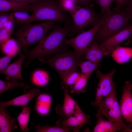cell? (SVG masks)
Segmentation results:
<instances>
[{"instance_id":"ffe728a7","label":"cell","mask_w":132,"mask_h":132,"mask_svg":"<svg viewBox=\"0 0 132 132\" xmlns=\"http://www.w3.org/2000/svg\"><path fill=\"white\" fill-rule=\"evenodd\" d=\"M111 56L118 63H125L132 57V48L119 46L114 50L111 53Z\"/></svg>"},{"instance_id":"e0dca14e","label":"cell","mask_w":132,"mask_h":132,"mask_svg":"<svg viewBox=\"0 0 132 132\" xmlns=\"http://www.w3.org/2000/svg\"><path fill=\"white\" fill-rule=\"evenodd\" d=\"M32 6L22 4L10 0H0V13L8 11H32Z\"/></svg>"},{"instance_id":"d6a6232c","label":"cell","mask_w":132,"mask_h":132,"mask_svg":"<svg viewBox=\"0 0 132 132\" xmlns=\"http://www.w3.org/2000/svg\"><path fill=\"white\" fill-rule=\"evenodd\" d=\"M61 7L66 12L71 15L77 9V5L73 0H57Z\"/></svg>"},{"instance_id":"7bdbcfd3","label":"cell","mask_w":132,"mask_h":132,"mask_svg":"<svg viewBox=\"0 0 132 132\" xmlns=\"http://www.w3.org/2000/svg\"><path fill=\"white\" fill-rule=\"evenodd\" d=\"M128 125L129 128H131L132 127V122L130 123Z\"/></svg>"},{"instance_id":"7c38bea8","label":"cell","mask_w":132,"mask_h":132,"mask_svg":"<svg viewBox=\"0 0 132 132\" xmlns=\"http://www.w3.org/2000/svg\"><path fill=\"white\" fill-rule=\"evenodd\" d=\"M64 92V100L62 105L57 104L55 110L57 113L64 119H67L73 115L77 103L68 94V87L63 88Z\"/></svg>"},{"instance_id":"ee69618b","label":"cell","mask_w":132,"mask_h":132,"mask_svg":"<svg viewBox=\"0 0 132 132\" xmlns=\"http://www.w3.org/2000/svg\"><path fill=\"white\" fill-rule=\"evenodd\" d=\"M130 39H132V34L128 38Z\"/></svg>"},{"instance_id":"b9f144b4","label":"cell","mask_w":132,"mask_h":132,"mask_svg":"<svg viewBox=\"0 0 132 132\" xmlns=\"http://www.w3.org/2000/svg\"><path fill=\"white\" fill-rule=\"evenodd\" d=\"M13 23L11 21L9 20L3 23L1 28L0 29L4 28L9 30H12L13 26Z\"/></svg>"},{"instance_id":"6da1fadb","label":"cell","mask_w":132,"mask_h":132,"mask_svg":"<svg viewBox=\"0 0 132 132\" xmlns=\"http://www.w3.org/2000/svg\"><path fill=\"white\" fill-rule=\"evenodd\" d=\"M56 24L52 31L34 48L24 52L27 59L24 65L25 68L27 67L35 59L56 54L62 48L65 38L72 32V25L62 27Z\"/></svg>"},{"instance_id":"8fae6325","label":"cell","mask_w":132,"mask_h":132,"mask_svg":"<svg viewBox=\"0 0 132 132\" xmlns=\"http://www.w3.org/2000/svg\"><path fill=\"white\" fill-rule=\"evenodd\" d=\"M113 50L106 47H101L93 40L88 48L85 54L84 59L100 63L104 57L111 54Z\"/></svg>"},{"instance_id":"7402d4cb","label":"cell","mask_w":132,"mask_h":132,"mask_svg":"<svg viewBox=\"0 0 132 132\" xmlns=\"http://www.w3.org/2000/svg\"><path fill=\"white\" fill-rule=\"evenodd\" d=\"M10 20L20 27L26 24L34 22L32 15L23 11L12 12L9 15Z\"/></svg>"},{"instance_id":"f6af8a7d","label":"cell","mask_w":132,"mask_h":132,"mask_svg":"<svg viewBox=\"0 0 132 132\" xmlns=\"http://www.w3.org/2000/svg\"><path fill=\"white\" fill-rule=\"evenodd\" d=\"M131 132H132V131H131Z\"/></svg>"},{"instance_id":"4dcf8cb0","label":"cell","mask_w":132,"mask_h":132,"mask_svg":"<svg viewBox=\"0 0 132 132\" xmlns=\"http://www.w3.org/2000/svg\"><path fill=\"white\" fill-rule=\"evenodd\" d=\"M73 115L78 121L81 128L85 124L90 123L89 116L83 112L77 103Z\"/></svg>"},{"instance_id":"cb8c5ba5","label":"cell","mask_w":132,"mask_h":132,"mask_svg":"<svg viewBox=\"0 0 132 132\" xmlns=\"http://www.w3.org/2000/svg\"><path fill=\"white\" fill-rule=\"evenodd\" d=\"M22 107V110L17 118L18 124L21 132H26L29 130L28 124L32 109L29 106Z\"/></svg>"},{"instance_id":"1f68e13d","label":"cell","mask_w":132,"mask_h":132,"mask_svg":"<svg viewBox=\"0 0 132 132\" xmlns=\"http://www.w3.org/2000/svg\"><path fill=\"white\" fill-rule=\"evenodd\" d=\"M82 74L77 71H74L67 74L61 79L64 87H68L69 86L74 84Z\"/></svg>"},{"instance_id":"d6986e66","label":"cell","mask_w":132,"mask_h":132,"mask_svg":"<svg viewBox=\"0 0 132 132\" xmlns=\"http://www.w3.org/2000/svg\"><path fill=\"white\" fill-rule=\"evenodd\" d=\"M116 93L115 89L105 97L100 102L91 105L98 108V111L102 115L106 117L117 99Z\"/></svg>"},{"instance_id":"ba28073f","label":"cell","mask_w":132,"mask_h":132,"mask_svg":"<svg viewBox=\"0 0 132 132\" xmlns=\"http://www.w3.org/2000/svg\"><path fill=\"white\" fill-rule=\"evenodd\" d=\"M116 71L115 69L106 74L99 71H97V76L99 78V81L97 88L95 100L92 102L91 104L100 102L105 97L116 89L115 83L112 80Z\"/></svg>"},{"instance_id":"8992f818","label":"cell","mask_w":132,"mask_h":132,"mask_svg":"<svg viewBox=\"0 0 132 132\" xmlns=\"http://www.w3.org/2000/svg\"><path fill=\"white\" fill-rule=\"evenodd\" d=\"M72 20V30L69 35L78 34L86 27L94 26L101 19L100 13L97 14L92 4L84 6H79L70 15Z\"/></svg>"},{"instance_id":"74e56055","label":"cell","mask_w":132,"mask_h":132,"mask_svg":"<svg viewBox=\"0 0 132 132\" xmlns=\"http://www.w3.org/2000/svg\"><path fill=\"white\" fill-rule=\"evenodd\" d=\"M130 0H115L116 3V7L114 8L115 10L117 12L121 11L123 8Z\"/></svg>"},{"instance_id":"44dd1931","label":"cell","mask_w":132,"mask_h":132,"mask_svg":"<svg viewBox=\"0 0 132 132\" xmlns=\"http://www.w3.org/2000/svg\"><path fill=\"white\" fill-rule=\"evenodd\" d=\"M38 96L35 104L36 111L40 115H45L49 110L51 98L49 95L44 94H41Z\"/></svg>"},{"instance_id":"60d3db41","label":"cell","mask_w":132,"mask_h":132,"mask_svg":"<svg viewBox=\"0 0 132 132\" xmlns=\"http://www.w3.org/2000/svg\"><path fill=\"white\" fill-rule=\"evenodd\" d=\"M76 4L78 6H84L88 5L93 2L94 0H73Z\"/></svg>"},{"instance_id":"3957f363","label":"cell","mask_w":132,"mask_h":132,"mask_svg":"<svg viewBox=\"0 0 132 132\" xmlns=\"http://www.w3.org/2000/svg\"><path fill=\"white\" fill-rule=\"evenodd\" d=\"M32 6V15L34 21H51L66 25H72L71 18L62 9L57 0H41Z\"/></svg>"},{"instance_id":"4fadbf2b","label":"cell","mask_w":132,"mask_h":132,"mask_svg":"<svg viewBox=\"0 0 132 132\" xmlns=\"http://www.w3.org/2000/svg\"><path fill=\"white\" fill-rule=\"evenodd\" d=\"M26 57L24 54L20 53L19 58L10 64L3 70H0V73L6 75L5 79L10 81L11 78H17L23 81L22 75V67L23 62Z\"/></svg>"},{"instance_id":"603a6c76","label":"cell","mask_w":132,"mask_h":132,"mask_svg":"<svg viewBox=\"0 0 132 132\" xmlns=\"http://www.w3.org/2000/svg\"><path fill=\"white\" fill-rule=\"evenodd\" d=\"M12 79V80L8 81L0 80V95L9 89L15 88H23L25 93H26L25 91L26 89H33L31 85L19 81L17 78H13Z\"/></svg>"},{"instance_id":"9a60e30c","label":"cell","mask_w":132,"mask_h":132,"mask_svg":"<svg viewBox=\"0 0 132 132\" xmlns=\"http://www.w3.org/2000/svg\"><path fill=\"white\" fill-rule=\"evenodd\" d=\"M96 115L97 122L92 132H115L123 129L120 124L113 123L103 119L98 111Z\"/></svg>"},{"instance_id":"8d00e7d4","label":"cell","mask_w":132,"mask_h":132,"mask_svg":"<svg viewBox=\"0 0 132 132\" xmlns=\"http://www.w3.org/2000/svg\"><path fill=\"white\" fill-rule=\"evenodd\" d=\"M122 10L124 11L126 17L132 23V0H130L124 6Z\"/></svg>"},{"instance_id":"277c9868","label":"cell","mask_w":132,"mask_h":132,"mask_svg":"<svg viewBox=\"0 0 132 132\" xmlns=\"http://www.w3.org/2000/svg\"><path fill=\"white\" fill-rule=\"evenodd\" d=\"M39 61L48 65L55 69L61 79L69 73L77 71L82 57L70 51L57 53L54 56L46 58H38Z\"/></svg>"},{"instance_id":"83f0119b","label":"cell","mask_w":132,"mask_h":132,"mask_svg":"<svg viewBox=\"0 0 132 132\" xmlns=\"http://www.w3.org/2000/svg\"><path fill=\"white\" fill-rule=\"evenodd\" d=\"M100 63L95 62L90 60H82L80 63L79 66L81 74L90 77L94 71L100 66Z\"/></svg>"},{"instance_id":"d590c367","label":"cell","mask_w":132,"mask_h":132,"mask_svg":"<svg viewBox=\"0 0 132 132\" xmlns=\"http://www.w3.org/2000/svg\"><path fill=\"white\" fill-rule=\"evenodd\" d=\"M13 32L12 30H9L4 28L0 29V44L9 38Z\"/></svg>"},{"instance_id":"ac0fdd59","label":"cell","mask_w":132,"mask_h":132,"mask_svg":"<svg viewBox=\"0 0 132 132\" xmlns=\"http://www.w3.org/2000/svg\"><path fill=\"white\" fill-rule=\"evenodd\" d=\"M121 114L120 105L117 99L115 100L113 106L106 117L108 121L113 123H117L122 127L123 132H131L132 129L129 128L123 121L121 117Z\"/></svg>"},{"instance_id":"484cf974","label":"cell","mask_w":132,"mask_h":132,"mask_svg":"<svg viewBox=\"0 0 132 132\" xmlns=\"http://www.w3.org/2000/svg\"><path fill=\"white\" fill-rule=\"evenodd\" d=\"M0 45L2 52L6 55L20 52L18 43L13 38H9Z\"/></svg>"},{"instance_id":"7a4b0ae2","label":"cell","mask_w":132,"mask_h":132,"mask_svg":"<svg viewBox=\"0 0 132 132\" xmlns=\"http://www.w3.org/2000/svg\"><path fill=\"white\" fill-rule=\"evenodd\" d=\"M57 22L45 21L34 24H26L19 27L14 34L23 52L28 51L32 45L42 41Z\"/></svg>"},{"instance_id":"bcb514c9","label":"cell","mask_w":132,"mask_h":132,"mask_svg":"<svg viewBox=\"0 0 132 132\" xmlns=\"http://www.w3.org/2000/svg\"></svg>"},{"instance_id":"ab89813d","label":"cell","mask_w":132,"mask_h":132,"mask_svg":"<svg viewBox=\"0 0 132 132\" xmlns=\"http://www.w3.org/2000/svg\"><path fill=\"white\" fill-rule=\"evenodd\" d=\"M6 12L0 13V29L1 28L2 25L4 22L9 20V14H8L5 13Z\"/></svg>"},{"instance_id":"9c48e42d","label":"cell","mask_w":132,"mask_h":132,"mask_svg":"<svg viewBox=\"0 0 132 132\" xmlns=\"http://www.w3.org/2000/svg\"><path fill=\"white\" fill-rule=\"evenodd\" d=\"M132 84L126 81L123 88L120 107L122 116L127 122H132Z\"/></svg>"},{"instance_id":"52a82bcc","label":"cell","mask_w":132,"mask_h":132,"mask_svg":"<svg viewBox=\"0 0 132 132\" xmlns=\"http://www.w3.org/2000/svg\"><path fill=\"white\" fill-rule=\"evenodd\" d=\"M110 14L109 13H108L102 15L100 20L89 30L84 31L71 39H65L64 44L71 46L74 48L75 53L82 57L93 40L96 33Z\"/></svg>"},{"instance_id":"f546056e","label":"cell","mask_w":132,"mask_h":132,"mask_svg":"<svg viewBox=\"0 0 132 132\" xmlns=\"http://www.w3.org/2000/svg\"><path fill=\"white\" fill-rule=\"evenodd\" d=\"M90 77L82 74L81 76L76 82L71 87V93L79 94L85 88L88 80Z\"/></svg>"},{"instance_id":"f1b7e54d","label":"cell","mask_w":132,"mask_h":132,"mask_svg":"<svg viewBox=\"0 0 132 132\" xmlns=\"http://www.w3.org/2000/svg\"><path fill=\"white\" fill-rule=\"evenodd\" d=\"M34 128L37 132H68L72 130L70 128L61 127L57 125L50 126L48 124L44 126L38 124L34 127Z\"/></svg>"},{"instance_id":"836d02e7","label":"cell","mask_w":132,"mask_h":132,"mask_svg":"<svg viewBox=\"0 0 132 132\" xmlns=\"http://www.w3.org/2000/svg\"><path fill=\"white\" fill-rule=\"evenodd\" d=\"M93 2L97 4L100 10V13L102 15L106 13H110L111 10V5L115 0H94Z\"/></svg>"},{"instance_id":"d4e9b609","label":"cell","mask_w":132,"mask_h":132,"mask_svg":"<svg viewBox=\"0 0 132 132\" xmlns=\"http://www.w3.org/2000/svg\"><path fill=\"white\" fill-rule=\"evenodd\" d=\"M49 77L47 73L42 70H37L33 74L31 81L34 85L39 87L46 85L49 81Z\"/></svg>"},{"instance_id":"4316f807","label":"cell","mask_w":132,"mask_h":132,"mask_svg":"<svg viewBox=\"0 0 132 132\" xmlns=\"http://www.w3.org/2000/svg\"><path fill=\"white\" fill-rule=\"evenodd\" d=\"M56 123L60 127L71 128L74 132H79L81 128L78 121L73 115L67 119H60Z\"/></svg>"},{"instance_id":"5b68a950","label":"cell","mask_w":132,"mask_h":132,"mask_svg":"<svg viewBox=\"0 0 132 132\" xmlns=\"http://www.w3.org/2000/svg\"><path fill=\"white\" fill-rule=\"evenodd\" d=\"M132 23L126 17L123 10L117 12L114 8L96 33L93 40L99 44Z\"/></svg>"},{"instance_id":"f35d334b","label":"cell","mask_w":132,"mask_h":132,"mask_svg":"<svg viewBox=\"0 0 132 132\" xmlns=\"http://www.w3.org/2000/svg\"><path fill=\"white\" fill-rule=\"evenodd\" d=\"M26 5H31L35 4L41 0H10Z\"/></svg>"},{"instance_id":"2e32d148","label":"cell","mask_w":132,"mask_h":132,"mask_svg":"<svg viewBox=\"0 0 132 132\" xmlns=\"http://www.w3.org/2000/svg\"><path fill=\"white\" fill-rule=\"evenodd\" d=\"M5 107L0 106V132H9L17 129L15 119L12 117L6 110Z\"/></svg>"},{"instance_id":"e575fe53","label":"cell","mask_w":132,"mask_h":132,"mask_svg":"<svg viewBox=\"0 0 132 132\" xmlns=\"http://www.w3.org/2000/svg\"><path fill=\"white\" fill-rule=\"evenodd\" d=\"M19 53L7 55L0 59V70H4L8 65L11 60Z\"/></svg>"},{"instance_id":"5bb4252c","label":"cell","mask_w":132,"mask_h":132,"mask_svg":"<svg viewBox=\"0 0 132 132\" xmlns=\"http://www.w3.org/2000/svg\"><path fill=\"white\" fill-rule=\"evenodd\" d=\"M40 91L39 89H31L26 94L9 101L0 102V106L5 108L11 106H20L22 107L25 106L32 99L38 95Z\"/></svg>"},{"instance_id":"30bf717a","label":"cell","mask_w":132,"mask_h":132,"mask_svg":"<svg viewBox=\"0 0 132 132\" xmlns=\"http://www.w3.org/2000/svg\"><path fill=\"white\" fill-rule=\"evenodd\" d=\"M132 34V23L122 30L107 39L99 44L101 47H106L113 51L120 44Z\"/></svg>"}]
</instances>
